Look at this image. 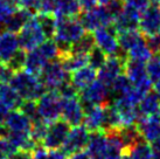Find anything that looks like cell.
<instances>
[{"label": "cell", "mask_w": 160, "mask_h": 159, "mask_svg": "<svg viewBox=\"0 0 160 159\" xmlns=\"http://www.w3.org/2000/svg\"><path fill=\"white\" fill-rule=\"evenodd\" d=\"M84 27L77 18L58 19L54 40L56 41L61 54L68 53L70 47L85 34Z\"/></svg>", "instance_id": "6da1fadb"}, {"label": "cell", "mask_w": 160, "mask_h": 159, "mask_svg": "<svg viewBox=\"0 0 160 159\" xmlns=\"http://www.w3.org/2000/svg\"><path fill=\"white\" fill-rule=\"evenodd\" d=\"M9 84L18 91L23 101H38L47 90L38 76L28 73L25 69L14 73Z\"/></svg>", "instance_id": "7a4b0ae2"}, {"label": "cell", "mask_w": 160, "mask_h": 159, "mask_svg": "<svg viewBox=\"0 0 160 159\" xmlns=\"http://www.w3.org/2000/svg\"><path fill=\"white\" fill-rule=\"evenodd\" d=\"M39 115L46 123H53L60 119L62 114L63 98L58 90H46V93L38 100Z\"/></svg>", "instance_id": "3957f363"}, {"label": "cell", "mask_w": 160, "mask_h": 159, "mask_svg": "<svg viewBox=\"0 0 160 159\" xmlns=\"http://www.w3.org/2000/svg\"><path fill=\"white\" fill-rule=\"evenodd\" d=\"M18 39L20 48L23 49L25 52H29L38 48L45 41L46 36L42 32V28L36 15H33L22 27V29L19 32Z\"/></svg>", "instance_id": "277c9868"}, {"label": "cell", "mask_w": 160, "mask_h": 159, "mask_svg": "<svg viewBox=\"0 0 160 159\" xmlns=\"http://www.w3.org/2000/svg\"><path fill=\"white\" fill-rule=\"evenodd\" d=\"M124 74L142 93L147 94L153 88V82L147 75L146 63L144 62L126 58L124 64Z\"/></svg>", "instance_id": "5b68a950"}, {"label": "cell", "mask_w": 160, "mask_h": 159, "mask_svg": "<svg viewBox=\"0 0 160 159\" xmlns=\"http://www.w3.org/2000/svg\"><path fill=\"white\" fill-rule=\"evenodd\" d=\"M68 74L69 73L63 68L60 59H56L46 64L39 79L47 90H58L64 82L70 80Z\"/></svg>", "instance_id": "8992f818"}, {"label": "cell", "mask_w": 160, "mask_h": 159, "mask_svg": "<svg viewBox=\"0 0 160 159\" xmlns=\"http://www.w3.org/2000/svg\"><path fill=\"white\" fill-rule=\"evenodd\" d=\"M77 19L80 20L85 31L91 32V33L98 27L110 26L115 21L112 15L109 13V11L104 5H98L90 11L81 12Z\"/></svg>", "instance_id": "52a82bcc"}, {"label": "cell", "mask_w": 160, "mask_h": 159, "mask_svg": "<svg viewBox=\"0 0 160 159\" xmlns=\"http://www.w3.org/2000/svg\"><path fill=\"white\" fill-rule=\"evenodd\" d=\"M95 44L99 49H102L108 56L117 55L122 53L117 39V31L113 23L110 26H101L92 32ZM124 53V52H123Z\"/></svg>", "instance_id": "ba28073f"}, {"label": "cell", "mask_w": 160, "mask_h": 159, "mask_svg": "<svg viewBox=\"0 0 160 159\" xmlns=\"http://www.w3.org/2000/svg\"><path fill=\"white\" fill-rule=\"evenodd\" d=\"M128 55L125 53H119L117 55L108 56L107 62L103 64L101 69L97 70V80L104 83L110 89L111 84L120 74L124 73V64Z\"/></svg>", "instance_id": "9c48e42d"}, {"label": "cell", "mask_w": 160, "mask_h": 159, "mask_svg": "<svg viewBox=\"0 0 160 159\" xmlns=\"http://www.w3.org/2000/svg\"><path fill=\"white\" fill-rule=\"evenodd\" d=\"M70 129V125L63 119H58L53 123L48 124L47 132L41 145L46 147L47 150L61 149L67 139Z\"/></svg>", "instance_id": "30bf717a"}, {"label": "cell", "mask_w": 160, "mask_h": 159, "mask_svg": "<svg viewBox=\"0 0 160 159\" xmlns=\"http://www.w3.org/2000/svg\"><path fill=\"white\" fill-rule=\"evenodd\" d=\"M109 96H110V89L99 80H96L89 87H87L78 93V98L83 106L104 104L109 102Z\"/></svg>", "instance_id": "8fae6325"}, {"label": "cell", "mask_w": 160, "mask_h": 159, "mask_svg": "<svg viewBox=\"0 0 160 159\" xmlns=\"http://www.w3.org/2000/svg\"><path fill=\"white\" fill-rule=\"evenodd\" d=\"M138 29L145 38L160 34V5L151 4L142 11Z\"/></svg>", "instance_id": "7c38bea8"}, {"label": "cell", "mask_w": 160, "mask_h": 159, "mask_svg": "<svg viewBox=\"0 0 160 159\" xmlns=\"http://www.w3.org/2000/svg\"><path fill=\"white\" fill-rule=\"evenodd\" d=\"M89 136L90 131L84 125L72 126L61 149L67 156L85 150L87 145H88V141H89Z\"/></svg>", "instance_id": "4fadbf2b"}, {"label": "cell", "mask_w": 160, "mask_h": 159, "mask_svg": "<svg viewBox=\"0 0 160 159\" xmlns=\"http://www.w3.org/2000/svg\"><path fill=\"white\" fill-rule=\"evenodd\" d=\"M61 117L70 126H77V125H81L83 123L84 108L82 105L78 96L70 98H63Z\"/></svg>", "instance_id": "5bb4252c"}, {"label": "cell", "mask_w": 160, "mask_h": 159, "mask_svg": "<svg viewBox=\"0 0 160 159\" xmlns=\"http://www.w3.org/2000/svg\"><path fill=\"white\" fill-rule=\"evenodd\" d=\"M140 14L142 12L138 8L131 6V5L125 4L124 8L118 14V17L113 21L117 33L124 31H130V29H138L139 27V21H140Z\"/></svg>", "instance_id": "9a60e30c"}, {"label": "cell", "mask_w": 160, "mask_h": 159, "mask_svg": "<svg viewBox=\"0 0 160 159\" xmlns=\"http://www.w3.org/2000/svg\"><path fill=\"white\" fill-rule=\"evenodd\" d=\"M138 130L142 139L151 144L152 141L160 138V114L152 116H140L137 123Z\"/></svg>", "instance_id": "2e32d148"}, {"label": "cell", "mask_w": 160, "mask_h": 159, "mask_svg": "<svg viewBox=\"0 0 160 159\" xmlns=\"http://www.w3.org/2000/svg\"><path fill=\"white\" fill-rule=\"evenodd\" d=\"M111 103L118 110L123 126L133 125L137 123L138 118L140 117V112H139L137 104H134L133 102L130 101L129 98L125 97V96L115 98L113 101H111Z\"/></svg>", "instance_id": "e0dca14e"}, {"label": "cell", "mask_w": 160, "mask_h": 159, "mask_svg": "<svg viewBox=\"0 0 160 159\" xmlns=\"http://www.w3.org/2000/svg\"><path fill=\"white\" fill-rule=\"evenodd\" d=\"M104 104H93V105L83 106L84 108L83 125L89 130L90 132H92V131H99V130L103 131Z\"/></svg>", "instance_id": "ac0fdd59"}, {"label": "cell", "mask_w": 160, "mask_h": 159, "mask_svg": "<svg viewBox=\"0 0 160 159\" xmlns=\"http://www.w3.org/2000/svg\"><path fill=\"white\" fill-rule=\"evenodd\" d=\"M19 49L20 44L15 33L8 31L0 33V63H7Z\"/></svg>", "instance_id": "d6986e66"}, {"label": "cell", "mask_w": 160, "mask_h": 159, "mask_svg": "<svg viewBox=\"0 0 160 159\" xmlns=\"http://www.w3.org/2000/svg\"><path fill=\"white\" fill-rule=\"evenodd\" d=\"M87 152L91 159H107V133L102 130L90 132Z\"/></svg>", "instance_id": "ffe728a7"}, {"label": "cell", "mask_w": 160, "mask_h": 159, "mask_svg": "<svg viewBox=\"0 0 160 159\" xmlns=\"http://www.w3.org/2000/svg\"><path fill=\"white\" fill-rule=\"evenodd\" d=\"M107 133V159H122L126 153V145L119 131H109Z\"/></svg>", "instance_id": "44dd1931"}, {"label": "cell", "mask_w": 160, "mask_h": 159, "mask_svg": "<svg viewBox=\"0 0 160 159\" xmlns=\"http://www.w3.org/2000/svg\"><path fill=\"white\" fill-rule=\"evenodd\" d=\"M5 125L8 128L9 131L13 132H31L32 121L23 112L17 109L9 111Z\"/></svg>", "instance_id": "7402d4cb"}, {"label": "cell", "mask_w": 160, "mask_h": 159, "mask_svg": "<svg viewBox=\"0 0 160 159\" xmlns=\"http://www.w3.org/2000/svg\"><path fill=\"white\" fill-rule=\"evenodd\" d=\"M96 80H97V70L89 66L83 67L78 70L71 73L70 75V82L78 90V93L87 87H89Z\"/></svg>", "instance_id": "603a6c76"}, {"label": "cell", "mask_w": 160, "mask_h": 159, "mask_svg": "<svg viewBox=\"0 0 160 159\" xmlns=\"http://www.w3.org/2000/svg\"><path fill=\"white\" fill-rule=\"evenodd\" d=\"M34 15V13L27 8L18 7V9L14 12L7 21L4 23V27L6 31L12 32V33H19L22 29V27L26 25L28 20Z\"/></svg>", "instance_id": "cb8c5ba5"}, {"label": "cell", "mask_w": 160, "mask_h": 159, "mask_svg": "<svg viewBox=\"0 0 160 159\" xmlns=\"http://www.w3.org/2000/svg\"><path fill=\"white\" fill-rule=\"evenodd\" d=\"M82 12L78 0H58L54 15L58 19L77 18Z\"/></svg>", "instance_id": "d4e9b609"}, {"label": "cell", "mask_w": 160, "mask_h": 159, "mask_svg": "<svg viewBox=\"0 0 160 159\" xmlns=\"http://www.w3.org/2000/svg\"><path fill=\"white\" fill-rule=\"evenodd\" d=\"M48 62L49 61L43 56V54L39 50V48H35L33 50L27 52L26 62H25V70L39 77L41 71L43 70V68H45Z\"/></svg>", "instance_id": "484cf974"}, {"label": "cell", "mask_w": 160, "mask_h": 159, "mask_svg": "<svg viewBox=\"0 0 160 159\" xmlns=\"http://www.w3.org/2000/svg\"><path fill=\"white\" fill-rule=\"evenodd\" d=\"M58 59L62 63L63 68L70 74L83 67L88 66V54L68 52V53L61 54Z\"/></svg>", "instance_id": "4316f807"}, {"label": "cell", "mask_w": 160, "mask_h": 159, "mask_svg": "<svg viewBox=\"0 0 160 159\" xmlns=\"http://www.w3.org/2000/svg\"><path fill=\"white\" fill-rule=\"evenodd\" d=\"M0 101L9 110H17L21 106L23 100L9 83H1L0 84Z\"/></svg>", "instance_id": "83f0119b"}, {"label": "cell", "mask_w": 160, "mask_h": 159, "mask_svg": "<svg viewBox=\"0 0 160 159\" xmlns=\"http://www.w3.org/2000/svg\"><path fill=\"white\" fill-rule=\"evenodd\" d=\"M138 109L140 116H152L160 114V97L158 96V94L154 90L145 94V96L138 104Z\"/></svg>", "instance_id": "f1b7e54d"}, {"label": "cell", "mask_w": 160, "mask_h": 159, "mask_svg": "<svg viewBox=\"0 0 160 159\" xmlns=\"http://www.w3.org/2000/svg\"><path fill=\"white\" fill-rule=\"evenodd\" d=\"M117 39L120 50L126 54L133 46L145 39V36L140 33L139 29H130V31L119 32L117 34Z\"/></svg>", "instance_id": "f546056e"}, {"label": "cell", "mask_w": 160, "mask_h": 159, "mask_svg": "<svg viewBox=\"0 0 160 159\" xmlns=\"http://www.w3.org/2000/svg\"><path fill=\"white\" fill-rule=\"evenodd\" d=\"M126 153L131 157V159H153L151 144L142 138L132 146H130L126 150Z\"/></svg>", "instance_id": "4dcf8cb0"}, {"label": "cell", "mask_w": 160, "mask_h": 159, "mask_svg": "<svg viewBox=\"0 0 160 159\" xmlns=\"http://www.w3.org/2000/svg\"><path fill=\"white\" fill-rule=\"evenodd\" d=\"M36 18L40 22V26L42 28V32L45 34L46 39H54L56 27H58V19L55 18V15L54 14L38 13Z\"/></svg>", "instance_id": "1f68e13d"}, {"label": "cell", "mask_w": 160, "mask_h": 159, "mask_svg": "<svg viewBox=\"0 0 160 159\" xmlns=\"http://www.w3.org/2000/svg\"><path fill=\"white\" fill-rule=\"evenodd\" d=\"M126 55H128L129 59H132V60H136V61H140V62L146 63V62L150 60V58L153 55V53L151 52L150 47L147 46L146 40L144 39L142 41L138 42L136 46H133L132 48L130 49L129 52L126 53Z\"/></svg>", "instance_id": "d6a6232c"}, {"label": "cell", "mask_w": 160, "mask_h": 159, "mask_svg": "<svg viewBox=\"0 0 160 159\" xmlns=\"http://www.w3.org/2000/svg\"><path fill=\"white\" fill-rule=\"evenodd\" d=\"M96 46L93 34L91 32H85V34L80 40H77L75 44L70 47L71 53H82V54H89L90 50Z\"/></svg>", "instance_id": "836d02e7"}, {"label": "cell", "mask_w": 160, "mask_h": 159, "mask_svg": "<svg viewBox=\"0 0 160 159\" xmlns=\"http://www.w3.org/2000/svg\"><path fill=\"white\" fill-rule=\"evenodd\" d=\"M38 48H39V50H40L41 53L43 54V56L48 61L56 60L61 55V50H60L56 41L54 39H46Z\"/></svg>", "instance_id": "e575fe53"}, {"label": "cell", "mask_w": 160, "mask_h": 159, "mask_svg": "<svg viewBox=\"0 0 160 159\" xmlns=\"http://www.w3.org/2000/svg\"><path fill=\"white\" fill-rule=\"evenodd\" d=\"M107 59H108L107 54L104 53L102 49L98 48L97 46H95L90 50V53L88 54V66L93 68V69H96V70H98L107 62Z\"/></svg>", "instance_id": "d590c367"}, {"label": "cell", "mask_w": 160, "mask_h": 159, "mask_svg": "<svg viewBox=\"0 0 160 159\" xmlns=\"http://www.w3.org/2000/svg\"><path fill=\"white\" fill-rule=\"evenodd\" d=\"M146 70L153 83L160 81V54H153L150 58L146 62Z\"/></svg>", "instance_id": "8d00e7d4"}, {"label": "cell", "mask_w": 160, "mask_h": 159, "mask_svg": "<svg viewBox=\"0 0 160 159\" xmlns=\"http://www.w3.org/2000/svg\"><path fill=\"white\" fill-rule=\"evenodd\" d=\"M47 129H48V123H46L42 118L38 119L35 122H32V129H31L32 138L38 144H41L46 136Z\"/></svg>", "instance_id": "74e56055"}, {"label": "cell", "mask_w": 160, "mask_h": 159, "mask_svg": "<svg viewBox=\"0 0 160 159\" xmlns=\"http://www.w3.org/2000/svg\"><path fill=\"white\" fill-rule=\"evenodd\" d=\"M19 110L23 112L25 115L31 119L32 122H35L38 119H40V115H39V110H38V102L33 101V100H26L22 102L21 106L19 108Z\"/></svg>", "instance_id": "f35d334b"}, {"label": "cell", "mask_w": 160, "mask_h": 159, "mask_svg": "<svg viewBox=\"0 0 160 159\" xmlns=\"http://www.w3.org/2000/svg\"><path fill=\"white\" fill-rule=\"evenodd\" d=\"M26 55H27V52H25L23 49L20 48L18 52L11 58V60H9L6 64H7L14 73L23 70V69H25V62H26Z\"/></svg>", "instance_id": "ab89813d"}, {"label": "cell", "mask_w": 160, "mask_h": 159, "mask_svg": "<svg viewBox=\"0 0 160 159\" xmlns=\"http://www.w3.org/2000/svg\"><path fill=\"white\" fill-rule=\"evenodd\" d=\"M17 9L18 6L12 0H0V23L4 25Z\"/></svg>", "instance_id": "60d3db41"}, {"label": "cell", "mask_w": 160, "mask_h": 159, "mask_svg": "<svg viewBox=\"0 0 160 159\" xmlns=\"http://www.w3.org/2000/svg\"><path fill=\"white\" fill-rule=\"evenodd\" d=\"M15 151V146L7 138L0 137V159H8Z\"/></svg>", "instance_id": "b9f144b4"}, {"label": "cell", "mask_w": 160, "mask_h": 159, "mask_svg": "<svg viewBox=\"0 0 160 159\" xmlns=\"http://www.w3.org/2000/svg\"><path fill=\"white\" fill-rule=\"evenodd\" d=\"M58 93L61 95L62 98H70V97H76L78 96V90L72 85L70 82V80L64 82V83L58 89Z\"/></svg>", "instance_id": "7bdbcfd3"}, {"label": "cell", "mask_w": 160, "mask_h": 159, "mask_svg": "<svg viewBox=\"0 0 160 159\" xmlns=\"http://www.w3.org/2000/svg\"><path fill=\"white\" fill-rule=\"evenodd\" d=\"M124 0H110L107 5H104L107 9L109 11V13L112 15V18L115 20L117 17H118V14L122 12V9L124 8Z\"/></svg>", "instance_id": "ee69618b"}, {"label": "cell", "mask_w": 160, "mask_h": 159, "mask_svg": "<svg viewBox=\"0 0 160 159\" xmlns=\"http://www.w3.org/2000/svg\"><path fill=\"white\" fill-rule=\"evenodd\" d=\"M56 1L58 0H39L36 13L54 14V11L56 7Z\"/></svg>", "instance_id": "f6af8a7d"}, {"label": "cell", "mask_w": 160, "mask_h": 159, "mask_svg": "<svg viewBox=\"0 0 160 159\" xmlns=\"http://www.w3.org/2000/svg\"><path fill=\"white\" fill-rule=\"evenodd\" d=\"M14 71L6 63H0V83H9Z\"/></svg>", "instance_id": "bcb514c9"}, {"label": "cell", "mask_w": 160, "mask_h": 159, "mask_svg": "<svg viewBox=\"0 0 160 159\" xmlns=\"http://www.w3.org/2000/svg\"><path fill=\"white\" fill-rule=\"evenodd\" d=\"M145 40H146V44L150 47L152 53L160 54V34L147 36V38H145Z\"/></svg>", "instance_id": "7dc6e473"}, {"label": "cell", "mask_w": 160, "mask_h": 159, "mask_svg": "<svg viewBox=\"0 0 160 159\" xmlns=\"http://www.w3.org/2000/svg\"><path fill=\"white\" fill-rule=\"evenodd\" d=\"M12 1H13L18 7H22V8L29 9L33 13H36V11H38L39 0H12Z\"/></svg>", "instance_id": "c3c4849f"}, {"label": "cell", "mask_w": 160, "mask_h": 159, "mask_svg": "<svg viewBox=\"0 0 160 159\" xmlns=\"http://www.w3.org/2000/svg\"><path fill=\"white\" fill-rule=\"evenodd\" d=\"M124 3L133 6V7L138 8L142 12V11H144V9L146 8L147 6L151 5V0H124Z\"/></svg>", "instance_id": "681fc988"}, {"label": "cell", "mask_w": 160, "mask_h": 159, "mask_svg": "<svg viewBox=\"0 0 160 159\" xmlns=\"http://www.w3.org/2000/svg\"><path fill=\"white\" fill-rule=\"evenodd\" d=\"M33 159H48V150L41 145H38L32 152Z\"/></svg>", "instance_id": "f907efd6"}, {"label": "cell", "mask_w": 160, "mask_h": 159, "mask_svg": "<svg viewBox=\"0 0 160 159\" xmlns=\"http://www.w3.org/2000/svg\"><path fill=\"white\" fill-rule=\"evenodd\" d=\"M80 1V6L82 12H85V11H90V9L95 8L96 6H98L97 0H78Z\"/></svg>", "instance_id": "816d5d0a"}, {"label": "cell", "mask_w": 160, "mask_h": 159, "mask_svg": "<svg viewBox=\"0 0 160 159\" xmlns=\"http://www.w3.org/2000/svg\"><path fill=\"white\" fill-rule=\"evenodd\" d=\"M8 159H33V155L29 151L17 150Z\"/></svg>", "instance_id": "f5cc1de1"}, {"label": "cell", "mask_w": 160, "mask_h": 159, "mask_svg": "<svg viewBox=\"0 0 160 159\" xmlns=\"http://www.w3.org/2000/svg\"><path fill=\"white\" fill-rule=\"evenodd\" d=\"M68 156L63 152L62 149L48 150V159H67Z\"/></svg>", "instance_id": "db71d44e"}, {"label": "cell", "mask_w": 160, "mask_h": 159, "mask_svg": "<svg viewBox=\"0 0 160 159\" xmlns=\"http://www.w3.org/2000/svg\"><path fill=\"white\" fill-rule=\"evenodd\" d=\"M9 111L11 110H9L8 108L2 102L0 101V125L5 124L6 118H7V116H8V114H9Z\"/></svg>", "instance_id": "11a10c76"}, {"label": "cell", "mask_w": 160, "mask_h": 159, "mask_svg": "<svg viewBox=\"0 0 160 159\" xmlns=\"http://www.w3.org/2000/svg\"><path fill=\"white\" fill-rule=\"evenodd\" d=\"M152 156L153 159H160V138L151 143Z\"/></svg>", "instance_id": "9f6ffc18"}, {"label": "cell", "mask_w": 160, "mask_h": 159, "mask_svg": "<svg viewBox=\"0 0 160 159\" xmlns=\"http://www.w3.org/2000/svg\"><path fill=\"white\" fill-rule=\"evenodd\" d=\"M67 159H91L90 158L89 153L87 151H80V152H76V153H72V155L68 156Z\"/></svg>", "instance_id": "6f0895ef"}, {"label": "cell", "mask_w": 160, "mask_h": 159, "mask_svg": "<svg viewBox=\"0 0 160 159\" xmlns=\"http://www.w3.org/2000/svg\"><path fill=\"white\" fill-rule=\"evenodd\" d=\"M109 1H110V0H97V3L99 5H107Z\"/></svg>", "instance_id": "680465c9"}, {"label": "cell", "mask_w": 160, "mask_h": 159, "mask_svg": "<svg viewBox=\"0 0 160 159\" xmlns=\"http://www.w3.org/2000/svg\"><path fill=\"white\" fill-rule=\"evenodd\" d=\"M122 159H131V157H130L128 153H125V155L123 156V158H122Z\"/></svg>", "instance_id": "91938a15"}, {"label": "cell", "mask_w": 160, "mask_h": 159, "mask_svg": "<svg viewBox=\"0 0 160 159\" xmlns=\"http://www.w3.org/2000/svg\"><path fill=\"white\" fill-rule=\"evenodd\" d=\"M1 25H2V23H0V31H1Z\"/></svg>", "instance_id": "94428289"}, {"label": "cell", "mask_w": 160, "mask_h": 159, "mask_svg": "<svg viewBox=\"0 0 160 159\" xmlns=\"http://www.w3.org/2000/svg\"><path fill=\"white\" fill-rule=\"evenodd\" d=\"M0 84H1V83H0Z\"/></svg>", "instance_id": "6125c7cd"}]
</instances>
